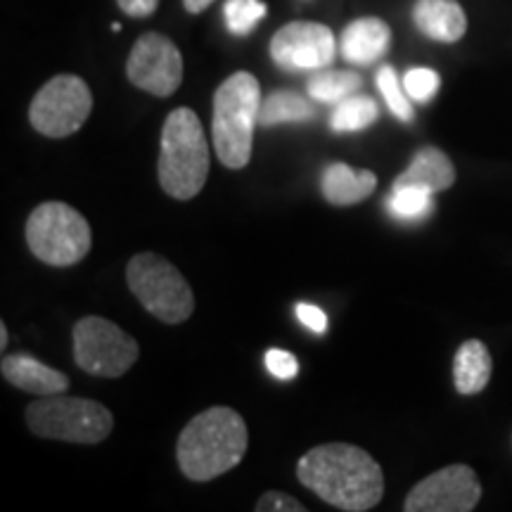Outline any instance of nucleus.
Here are the masks:
<instances>
[{
	"label": "nucleus",
	"mask_w": 512,
	"mask_h": 512,
	"mask_svg": "<svg viewBox=\"0 0 512 512\" xmlns=\"http://www.w3.org/2000/svg\"><path fill=\"white\" fill-rule=\"evenodd\" d=\"M306 489L347 512L373 510L384 496V475L377 460L354 444H323L311 448L297 465Z\"/></svg>",
	"instance_id": "obj_1"
},
{
	"label": "nucleus",
	"mask_w": 512,
	"mask_h": 512,
	"mask_svg": "<svg viewBox=\"0 0 512 512\" xmlns=\"http://www.w3.org/2000/svg\"><path fill=\"white\" fill-rule=\"evenodd\" d=\"M247 444L249 432L242 415L228 406H214L183 427L176 458L192 482H211L240 465Z\"/></svg>",
	"instance_id": "obj_2"
},
{
	"label": "nucleus",
	"mask_w": 512,
	"mask_h": 512,
	"mask_svg": "<svg viewBox=\"0 0 512 512\" xmlns=\"http://www.w3.org/2000/svg\"><path fill=\"white\" fill-rule=\"evenodd\" d=\"M159 185L174 200L200 195L209 176V143L197 114L178 107L166 117L159 140Z\"/></svg>",
	"instance_id": "obj_3"
},
{
	"label": "nucleus",
	"mask_w": 512,
	"mask_h": 512,
	"mask_svg": "<svg viewBox=\"0 0 512 512\" xmlns=\"http://www.w3.org/2000/svg\"><path fill=\"white\" fill-rule=\"evenodd\" d=\"M261 86L254 74L228 76L214 93L211 138L219 162L228 169H245L252 159L254 128L261 114Z\"/></svg>",
	"instance_id": "obj_4"
},
{
	"label": "nucleus",
	"mask_w": 512,
	"mask_h": 512,
	"mask_svg": "<svg viewBox=\"0 0 512 512\" xmlns=\"http://www.w3.org/2000/svg\"><path fill=\"white\" fill-rule=\"evenodd\" d=\"M27 425L36 437L93 446L110 437L114 418L98 401L53 394L31 403Z\"/></svg>",
	"instance_id": "obj_5"
},
{
	"label": "nucleus",
	"mask_w": 512,
	"mask_h": 512,
	"mask_svg": "<svg viewBox=\"0 0 512 512\" xmlns=\"http://www.w3.org/2000/svg\"><path fill=\"white\" fill-rule=\"evenodd\" d=\"M27 245L38 261L67 268L91 252V226L64 202H43L27 219Z\"/></svg>",
	"instance_id": "obj_6"
},
{
	"label": "nucleus",
	"mask_w": 512,
	"mask_h": 512,
	"mask_svg": "<svg viewBox=\"0 0 512 512\" xmlns=\"http://www.w3.org/2000/svg\"><path fill=\"white\" fill-rule=\"evenodd\" d=\"M126 283L147 313L162 323H185L195 311V294L183 273L164 256L143 252L128 261Z\"/></svg>",
	"instance_id": "obj_7"
},
{
	"label": "nucleus",
	"mask_w": 512,
	"mask_h": 512,
	"mask_svg": "<svg viewBox=\"0 0 512 512\" xmlns=\"http://www.w3.org/2000/svg\"><path fill=\"white\" fill-rule=\"evenodd\" d=\"M138 342L112 320L86 316L74 325V361L95 377H121L138 361Z\"/></svg>",
	"instance_id": "obj_8"
},
{
	"label": "nucleus",
	"mask_w": 512,
	"mask_h": 512,
	"mask_svg": "<svg viewBox=\"0 0 512 512\" xmlns=\"http://www.w3.org/2000/svg\"><path fill=\"white\" fill-rule=\"evenodd\" d=\"M91 110L93 95L88 83L74 74H60L34 95L29 121L41 136L67 138L86 124Z\"/></svg>",
	"instance_id": "obj_9"
},
{
	"label": "nucleus",
	"mask_w": 512,
	"mask_h": 512,
	"mask_svg": "<svg viewBox=\"0 0 512 512\" xmlns=\"http://www.w3.org/2000/svg\"><path fill=\"white\" fill-rule=\"evenodd\" d=\"M126 76L140 91L169 98L183 81V55L171 38L157 31L143 34L126 60Z\"/></svg>",
	"instance_id": "obj_10"
},
{
	"label": "nucleus",
	"mask_w": 512,
	"mask_h": 512,
	"mask_svg": "<svg viewBox=\"0 0 512 512\" xmlns=\"http://www.w3.org/2000/svg\"><path fill=\"white\" fill-rule=\"evenodd\" d=\"M482 501V484L467 465H448L425 477L406 496V512H470Z\"/></svg>",
	"instance_id": "obj_11"
},
{
	"label": "nucleus",
	"mask_w": 512,
	"mask_h": 512,
	"mask_svg": "<svg viewBox=\"0 0 512 512\" xmlns=\"http://www.w3.org/2000/svg\"><path fill=\"white\" fill-rule=\"evenodd\" d=\"M332 29L318 22H290L271 38V57L285 72H320L335 60Z\"/></svg>",
	"instance_id": "obj_12"
},
{
	"label": "nucleus",
	"mask_w": 512,
	"mask_h": 512,
	"mask_svg": "<svg viewBox=\"0 0 512 512\" xmlns=\"http://www.w3.org/2000/svg\"><path fill=\"white\" fill-rule=\"evenodd\" d=\"M344 60L358 67L380 62L392 48V29L380 17H361L354 19L339 38Z\"/></svg>",
	"instance_id": "obj_13"
},
{
	"label": "nucleus",
	"mask_w": 512,
	"mask_h": 512,
	"mask_svg": "<svg viewBox=\"0 0 512 512\" xmlns=\"http://www.w3.org/2000/svg\"><path fill=\"white\" fill-rule=\"evenodd\" d=\"M3 377L12 387L22 389V392L38 394V396H53L62 394L69 389V377L60 370L46 366L38 358L29 354H12L3 356L0 363Z\"/></svg>",
	"instance_id": "obj_14"
},
{
	"label": "nucleus",
	"mask_w": 512,
	"mask_h": 512,
	"mask_svg": "<svg viewBox=\"0 0 512 512\" xmlns=\"http://www.w3.org/2000/svg\"><path fill=\"white\" fill-rule=\"evenodd\" d=\"M413 22L420 34L439 43H456L467 31L465 10L458 0H415Z\"/></svg>",
	"instance_id": "obj_15"
},
{
	"label": "nucleus",
	"mask_w": 512,
	"mask_h": 512,
	"mask_svg": "<svg viewBox=\"0 0 512 512\" xmlns=\"http://www.w3.org/2000/svg\"><path fill=\"white\" fill-rule=\"evenodd\" d=\"M456 183V166L448 159L446 152L439 147H422L415 152L408 169L394 181V188H425L434 192H444Z\"/></svg>",
	"instance_id": "obj_16"
},
{
	"label": "nucleus",
	"mask_w": 512,
	"mask_h": 512,
	"mask_svg": "<svg viewBox=\"0 0 512 512\" xmlns=\"http://www.w3.org/2000/svg\"><path fill=\"white\" fill-rule=\"evenodd\" d=\"M377 188V176L373 171H356L349 164L335 162L323 171L320 190L323 197L335 207H351L368 200Z\"/></svg>",
	"instance_id": "obj_17"
},
{
	"label": "nucleus",
	"mask_w": 512,
	"mask_h": 512,
	"mask_svg": "<svg viewBox=\"0 0 512 512\" xmlns=\"http://www.w3.org/2000/svg\"><path fill=\"white\" fill-rule=\"evenodd\" d=\"M491 370H494V363L484 342L467 339L465 344H460L453 358V382H456L458 394L470 396L482 392L491 380Z\"/></svg>",
	"instance_id": "obj_18"
},
{
	"label": "nucleus",
	"mask_w": 512,
	"mask_h": 512,
	"mask_svg": "<svg viewBox=\"0 0 512 512\" xmlns=\"http://www.w3.org/2000/svg\"><path fill=\"white\" fill-rule=\"evenodd\" d=\"M313 117H316V110L302 95L292 91H275L261 102L259 124H302V121H311Z\"/></svg>",
	"instance_id": "obj_19"
},
{
	"label": "nucleus",
	"mask_w": 512,
	"mask_h": 512,
	"mask_svg": "<svg viewBox=\"0 0 512 512\" xmlns=\"http://www.w3.org/2000/svg\"><path fill=\"white\" fill-rule=\"evenodd\" d=\"M380 110H377V102L366 95H351V98L342 100L335 107V112L330 114V128L335 133H354L363 131V128L373 126Z\"/></svg>",
	"instance_id": "obj_20"
},
{
	"label": "nucleus",
	"mask_w": 512,
	"mask_h": 512,
	"mask_svg": "<svg viewBox=\"0 0 512 512\" xmlns=\"http://www.w3.org/2000/svg\"><path fill=\"white\" fill-rule=\"evenodd\" d=\"M361 76L354 72H337V69H320L318 74L311 76L309 95L313 100L325 102V105H339L361 88Z\"/></svg>",
	"instance_id": "obj_21"
},
{
	"label": "nucleus",
	"mask_w": 512,
	"mask_h": 512,
	"mask_svg": "<svg viewBox=\"0 0 512 512\" xmlns=\"http://www.w3.org/2000/svg\"><path fill=\"white\" fill-rule=\"evenodd\" d=\"M387 209L399 221H420L432 214V192L425 188H392L387 197Z\"/></svg>",
	"instance_id": "obj_22"
},
{
	"label": "nucleus",
	"mask_w": 512,
	"mask_h": 512,
	"mask_svg": "<svg viewBox=\"0 0 512 512\" xmlns=\"http://www.w3.org/2000/svg\"><path fill=\"white\" fill-rule=\"evenodd\" d=\"M377 88H380L384 102H387L389 112L394 114L399 121H413L415 112H413V105H411V95L406 93V88L401 86L399 76H396V69L392 64H384L380 67V72H377Z\"/></svg>",
	"instance_id": "obj_23"
},
{
	"label": "nucleus",
	"mask_w": 512,
	"mask_h": 512,
	"mask_svg": "<svg viewBox=\"0 0 512 512\" xmlns=\"http://www.w3.org/2000/svg\"><path fill=\"white\" fill-rule=\"evenodd\" d=\"M266 12V3L261 0H226L223 5L228 31L235 36H247L266 17Z\"/></svg>",
	"instance_id": "obj_24"
},
{
	"label": "nucleus",
	"mask_w": 512,
	"mask_h": 512,
	"mask_svg": "<svg viewBox=\"0 0 512 512\" xmlns=\"http://www.w3.org/2000/svg\"><path fill=\"white\" fill-rule=\"evenodd\" d=\"M439 86H441L439 74L427 67H415L403 76V88H406V93L411 95V100L415 102H430L434 95H437Z\"/></svg>",
	"instance_id": "obj_25"
},
{
	"label": "nucleus",
	"mask_w": 512,
	"mask_h": 512,
	"mask_svg": "<svg viewBox=\"0 0 512 512\" xmlns=\"http://www.w3.org/2000/svg\"><path fill=\"white\" fill-rule=\"evenodd\" d=\"M264 363H266V370L275 377V380L290 382L299 375V361L285 349H268L264 356Z\"/></svg>",
	"instance_id": "obj_26"
},
{
	"label": "nucleus",
	"mask_w": 512,
	"mask_h": 512,
	"mask_svg": "<svg viewBox=\"0 0 512 512\" xmlns=\"http://www.w3.org/2000/svg\"><path fill=\"white\" fill-rule=\"evenodd\" d=\"M256 512H306V508L297 498L283 494V491H268L256 501Z\"/></svg>",
	"instance_id": "obj_27"
},
{
	"label": "nucleus",
	"mask_w": 512,
	"mask_h": 512,
	"mask_svg": "<svg viewBox=\"0 0 512 512\" xmlns=\"http://www.w3.org/2000/svg\"><path fill=\"white\" fill-rule=\"evenodd\" d=\"M297 313L299 323L304 325V328H309L311 332H316V335H323L325 330H328V313L323 309H318V306L313 304H297Z\"/></svg>",
	"instance_id": "obj_28"
},
{
	"label": "nucleus",
	"mask_w": 512,
	"mask_h": 512,
	"mask_svg": "<svg viewBox=\"0 0 512 512\" xmlns=\"http://www.w3.org/2000/svg\"><path fill=\"white\" fill-rule=\"evenodd\" d=\"M117 3L128 17H150L157 10L159 0H117Z\"/></svg>",
	"instance_id": "obj_29"
},
{
	"label": "nucleus",
	"mask_w": 512,
	"mask_h": 512,
	"mask_svg": "<svg viewBox=\"0 0 512 512\" xmlns=\"http://www.w3.org/2000/svg\"><path fill=\"white\" fill-rule=\"evenodd\" d=\"M211 3H214V0H183L185 10H188L190 15H200V12L207 10Z\"/></svg>",
	"instance_id": "obj_30"
},
{
	"label": "nucleus",
	"mask_w": 512,
	"mask_h": 512,
	"mask_svg": "<svg viewBox=\"0 0 512 512\" xmlns=\"http://www.w3.org/2000/svg\"><path fill=\"white\" fill-rule=\"evenodd\" d=\"M0 349H8V328H5V323H0Z\"/></svg>",
	"instance_id": "obj_31"
}]
</instances>
